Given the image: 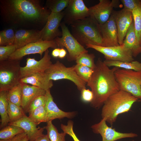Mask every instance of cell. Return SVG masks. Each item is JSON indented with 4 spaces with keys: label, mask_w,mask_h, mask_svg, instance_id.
I'll return each instance as SVG.
<instances>
[{
    "label": "cell",
    "mask_w": 141,
    "mask_h": 141,
    "mask_svg": "<svg viewBox=\"0 0 141 141\" xmlns=\"http://www.w3.org/2000/svg\"><path fill=\"white\" fill-rule=\"evenodd\" d=\"M20 60L8 59L0 62V91H8L21 79Z\"/></svg>",
    "instance_id": "obj_6"
},
{
    "label": "cell",
    "mask_w": 141,
    "mask_h": 141,
    "mask_svg": "<svg viewBox=\"0 0 141 141\" xmlns=\"http://www.w3.org/2000/svg\"><path fill=\"white\" fill-rule=\"evenodd\" d=\"M34 141H50L47 134L40 136L35 139Z\"/></svg>",
    "instance_id": "obj_42"
},
{
    "label": "cell",
    "mask_w": 141,
    "mask_h": 141,
    "mask_svg": "<svg viewBox=\"0 0 141 141\" xmlns=\"http://www.w3.org/2000/svg\"><path fill=\"white\" fill-rule=\"evenodd\" d=\"M16 50V47L14 44L0 46V61L8 59L10 56Z\"/></svg>",
    "instance_id": "obj_37"
},
{
    "label": "cell",
    "mask_w": 141,
    "mask_h": 141,
    "mask_svg": "<svg viewBox=\"0 0 141 141\" xmlns=\"http://www.w3.org/2000/svg\"><path fill=\"white\" fill-rule=\"evenodd\" d=\"M57 45L54 40L46 41L41 40L32 43L17 49L9 57V59L20 60L24 56L29 54H38L42 55L49 48H56Z\"/></svg>",
    "instance_id": "obj_11"
},
{
    "label": "cell",
    "mask_w": 141,
    "mask_h": 141,
    "mask_svg": "<svg viewBox=\"0 0 141 141\" xmlns=\"http://www.w3.org/2000/svg\"><path fill=\"white\" fill-rule=\"evenodd\" d=\"M74 66L75 70L79 77L86 83L89 82L93 70L87 66L80 64H76Z\"/></svg>",
    "instance_id": "obj_32"
},
{
    "label": "cell",
    "mask_w": 141,
    "mask_h": 141,
    "mask_svg": "<svg viewBox=\"0 0 141 141\" xmlns=\"http://www.w3.org/2000/svg\"><path fill=\"white\" fill-rule=\"evenodd\" d=\"M60 26L62 30V36L55 39L57 47L65 48L68 54L67 56L68 60L75 61L77 57L81 54L88 52V51L81 45L72 35L66 24L61 23Z\"/></svg>",
    "instance_id": "obj_8"
},
{
    "label": "cell",
    "mask_w": 141,
    "mask_h": 141,
    "mask_svg": "<svg viewBox=\"0 0 141 141\" xmlns=\"http://www.w3.org/2000/svg\"><path fill=\"white\" fill-rule=\"evenodd\" d=\"M91 128L94 133L101 135L102 141H115L122 138L138 136V135L134 133H124L116 131L115 129L108 126L104 119H102L99 122L92 125Z\"/></svg>",
    "instance_id": "obj_13"
},
{
    "label": "cell",
    "mask_w": 141,
    "mask_h": 141,
    "mask_svg": "<svg viewBox=\"0 0 141 141\" xmlns=\"http://www.w3.org/2000/svg\"><path fill=\"white\" fill-rule=\"evenodd\" d=\"M2 19L9 25L41 30L51 11L38 0H0Z\"/></svg>",
    "instance_id": "obj_1"
},
{
    "label": "cell",
    "mask_w": 141,
    "mask_h": 141,
    "mask_svg": "<svg viewBox=\"0 0 141 141\" xmlns=\"http://www.w3.org/2000/svg\"><path fill=\"white\" fill-rule=\"evenodd\" d=\"M81 98L84 101L91 103L92 101L93 95L91 90L84 88L81 91Z\"/></svg>",
    "instance_id": "obj_40"
},
{
    "label": "cell",
    "mask_w": 141,
    "mask_h": 141,
    "mask_svg": "<svg viewBox=\"0 0 141 141\" xmlns=\"http://www.w3.org/2000/svg\"><path fill=\"white\" fill-rule=\"evenodd\" d=\"M138 100L130 93L119 90L109 97L104 102L101 110L102 119L112 125L119 115L128 112Z\"/></svg>",
    "instance_id": "obj_3"
},
{
    "label": "cell",
    "mask_w": 141,
    "mask_h": 141,
    "mask_svg": "<svg viewBox=\"0 0 141 141\" xmlns=\"http://www.w3.org/2000/svg\"><path fill=\"white\" fill-rule=\"evenodd\" d=\"M23 83H20L7 92L8 100L19 106H21L22 98Z\"/></svg>",
    "instance_id": "obj_26"
},
{
    "label": "cell",
    "mask_w": 141,
    "mask_h": 141,
    "mask_svg": "<svg viewBox=\"0 0 141 141\" xmlns=\"http://www.w3.org/2000/svg\"><path fill=\"white\" fill-rule=\"evenodd\" d=\"M134 141V140H132V141Z\"/></svg>",
    "instance_id": "obj_46"
},
{
    "label": "cell",
    "mask_w": 141,
    "mask_h": 141,
    "mask_svg": "<svg viewBox=\"0 0 141 141\" xmlns=\"http://www.w3.org/2000/svg\"><path fill=\"white\" fill-rule=\"evenodd\" d=\"M48 49L44 52L43 57L38 61L34 58H28L26 59V65L21 67V77L25 78L38 73H44L52 63L51 57Z\"/></svg>",
    "instance_id": "obj_12"
},
{
    "label": "cell",
    "mask_w": 141,
    "mask_h": 141,
    "mask_svg": "<svg viewBox=\"0 0 141 141\" xmlns=\"http://www.w3.org/2000/svg\"><path fill=\"white\" fill-rule=\"evenodd\" d=\"M67 54V52L63 48H60L59 55L58 57L60 58H64Z\"/></svg>",
    "instance_id": "obj_44"
},
{
    "label": "cell",
    "mask_w": 141,
    "mask_h": 141,
    "mask_svg": "<svg viewBox=\"0 0 141 141\" xmlns=\"http://www.w3.org/2000/svg\"><path fill=\"white\" fill-rule=\"evenodd\" d=\"M134 29L138 40L141 44V5L132 11Z\"/></svg>",
    "instance_id": "obj_34"
},
{
    "label": "cell",
    "mask_w": 141,
    "mask_h": 141,
    "mask_svg": "<svg viewBox=\"0 0 141 141\" xmlns=\"http://www.w3.org/2000/svg\"><path fill=\"white\" fill-rule=\"evenodd\" d=\"M114 75L120 90L130 93L141 101V71L118 68Z\"/></svg>",
    "instance_id": "obj_5"
},
{
    "label": "cell",
    "mask_w": 141,
    "mask_h": 141,
    "mask_svg": "<svg viewBox=\"0 0 141 141\" xmlns=\"http://www.w3.org/2000/svg\"><path fill=\"white\" fill-rule=\"evenodd\" d=\"M51 80L66 79L73 82L80 91L86 88V83L82 80L75 72L74 66L67 67L58 61L52 63L45 72Z\"/></svg>",
    "instance_id": "obj_7"
},
{
    "label": "cell",
    "mask_w": 141,
    "mask_h": 141,
    "mask_svg": "<svg viewBox=\"0 0 141 141\" xmlns=\"http://www.w3.org/2000/svg\"><path fill=\"white\" fill-rule=\"evenodd\" d=\"M63 16V11L59 13L51 12L42 29L43 40L52 41L57 37H61L62 32L59 27Z\"/></svg>",
    "instance_id": "obj_15"
},
{
    "label": "cell",
    "mask_w": 141,
    "mask_h": 141,
    "mask_svg": "<svg viewBox=\"0 0 141 141\" xmlns=\"http://www.w3.org/2000/svg\"><path fill=\"white\" fill-rule=\"evenodd\" d=\"M20 83L30 84L46 91L50 90L53 85L52 80L45 72L21 78Z\"/></svg>",
    "instance_id": "obj_21"
},
{
    "label": "cell",
    "mask_w": 141,
    "mask_h": 141,
    "mask_svg": "<svg viewBox=\"0 0 141 141\" xmlns=\"http://www.w3.org/2000/svg\"><path fill=\"white\" fill-rule=\"evenodd\" d=\"M124 6V9L132 12L138 7L141 5V0H121Z\"/></svg>",
    "instance_id": "obj_39"
},
{
    "label": "cell",
    "mask_w": 141,
    "mask_h": 141,
    "mask_svg": "<svg viewBox=\"0 0 141 141\" xmlns=\"http://www.w3.org/2000/svg\"><path fill=\"white\" fill-rule=\"evenodd\" d=\"M73 122L69 120L67 125L61 124V128L63 132L70 136L74 141H81L77 137L73 130Z\"/></svg>",
    "instance_id": "obj_38"
},
{
    "label": "cell",
    "mask_w": 141,
    "mask_h": 141,
    "mask_svg": "<svg viewBox=\"0 0 141 141\" xmlns=\"http://www.w3.org/2000/svg\"><path fill=\"white\" fill-rule=\"evenodd\" d=\"M8 101L7 113L10 120L9 123L16 121L25 115V111L21 106Z\"/></svg>",
    "instance_id": "obj_27"
},
{
    "label": "cell",
    "mask_w": 141,
    "mask_h": 141,
    "mask_svg": "<svg viewBox=\"0 0 141 141\" xmlns=\"http://www.w3.org/2000/svg\"><path fill=\"white\" fill-rule=\"evenodd\" d=\"M70 0H47L45 6L51 12L59 13L68 6Z\"/></svg>",
    "instance_id": "obj_31"
},
{
    "label": "cell",
    "mask_w": 141,
    "mask_h": 141,
    "mask_svg": "<svg viewBox=\"0 0 141 141\" xmlns=\"http://www.w3.org/2000/svg\"><path fill=\"white\" fill-rule=\"evenodd\" d=\"M8 125L18 126L22 128L27 134L29 141H34L37 138L43 135L45 127H37V125L32 121L26 115L19 120L10 122Z\"/></svg>",
    "instance_id": "obj_20"
},
{
    "label": "cell",
    "mask_w": 141,
    "mask_h": 141,
    "mask_svg": "<svg viewBox=\"0 0 141 141\" xmlns=\"http://www.w3.org/2000/svg\"><path fill=\"white\" fill-rule=\"evenodd\" d=\"M8 91H0V115L1 117L0 128L5 127L10 122L7 113L8 101L7 94Z\"/></svg>",
    "instance_id": "obj_24"
},
{
    "label": "cell",
    "mask_w": 141,
    "mask_h": 141,
    "mask_svg": "<svg viewBox=\"0 0 141 141\" xmlns=\"http://www.w3.org/2000/svg\"><path fill=\"white\" fill-rule=\"evenodd\" d=\"M15 32L12 28L7 29L0 32V45L5 46L14 44Z\"/></svg>",
    "instance_id": "obj_33"
},
{
    "label": "cell",
    "mask_w": 141,
    "mask_h": 141,
    "mask_svg": "<svg viewBox=\"0 0 141 141\" xmlns=\"http://www.w3.org/2000/svg\"><path fill=\"white\" fill-rule=\"evenodd\" d=\"M46 101L45 95L37 97L32 102L25 112L29 114L36 108L41 106H45Z\"/></svg>",
    "instance_id": "obj_36"
},
{
    "label": "cell",
    "mask_w": 141,
    "mask_h": 141,
    "mask_svg": "<svg viewBox=\"0 0 141 141\" xmlns=\"http://www.w3.org/2000/svg\"><path fill=\"white\" fill-rule=\"evenodd\" d=\"M117 26L118 43L122 45L127 32L133 21L132 12L123 8L119 11H113Z\"/></svg>",
    "instance_id": "obj_16"
},
{
    "label": "cell",
    "mask_w": 141,
    "mask_h": 141,
    "mask_svg": "<svg viewBox=\"0 0 141 141\" xmlns=\"http://www.w3.org/2000/svg\"><path fill=\"white\" fill-rule=\"evenodd\" d=\"M46 101L45 105L47 112V122L55 119L64 118L72 119L77 115L75 111L65 112L60 109L54 102L50 90L46 91L45 95Z\"/></svg>",
    "instance_id": "obj_18"
},
{
    "label": "cell",
    "mask_w": 141,
    "mask_h": 141,
    "mask_svg": "<svg viewBox=\"0 0 141 141\" xmlns=\"http://www.w3.org/2000/svg\"><path fill=\"white\" fill-rule=\"evenodd\" d=\"M95 57V56L93 54L85 53L79 55L75 61L77 64L86 66L93 70L96 65L94 61Z\"/></svg>",
    "instance_id": "obj_35"
},
{
    "label": "cell",
    "mask_w": 141,
    "mask_h": 141,
    "mask_svg": "<svg viewBox=\"0 0 141 141\" xmlns=\"http://www.w3.org/2000/svg\"><path fill=\"white\" fill-rule=\"evenodd\" d=\"M29 114L28 118L37 125L47 122V112L45 105L36 108Z\"/></svg>",
    "instance_id": "obj_28"
},
{
    "label": "cell",
    "mask_w": 141,
    "mask_h": 141,
    "mask_svg": "<svg viewBox=\"0 0 141 141\" xmlns=\"http://www.w3.org/2000/svg\"><path fill=\"white\" fill-rule=\"evenodd\" d=\"M103 62L109 67L114 66L126 69L133 70L136 71H141V63L137 61L126 62L105 60Z\"/></svg>",
    "instance_id": "obj_25"
},
{
    "label": "cell",
    "mask_w": 141,
    "mask_h": 141,
    "mask_svg": "<svg viewBox=\"0 0 141 141\" xmlns=\"http://www.w3.org/2000/svg\"><path fill=\"white\" fill-rule=\"evenodd\" d=\"M63 11V22L68 25L90 16L89 8L83 0H70Z\"/></svg>",
    "instance_id": "obj_10"
},
{
    "label": "cell",
    "mask_w": 141,
    "mask_h": 141,
    "mask_svg": "<svg viewBox=\"0 0 141 141\" xmlns=\"http://www.w3.org/2000/svg\"><path fill=\"white\" fill-rule=\"evenodd\" d=\"M42 30L21 29L15 32L14 44L17 49L29 43L42 40Z\"/></svg>",
    "instance_id": "obj_19"
},
{
    "label": "cell",
    "mask_w": 141,
    "mask_h": 141,
    "mask_svg": "<svg viewBox=\"0 0 141 141\" xmlns=\"http://www.w3.org/2000/svg\"><path fill=\"white\" fill-rule=\"evenodd\" d=\"M117 0H99V3L89 8L90 16L99 25L102 24L109 19L114 8L118 5Z\"/></svg>",
    "instance_id": "obj_14"
},
{
    "label": "cell",
    "mask_w": 141,
    "mask_h": 141,
    "mask_svg": "<svg viewBox=\"0 0 141 141\" xmlns=\"http://www.w3.org/2000/svg\"><path fill=\"white\" fill-rule=\"evenodd\" d=\"M60 48H56L53 50L51 54L52 56L55 58L58 57L59 55Z\"/></svg>",
    "instance_id": "obj_43"
},
{
    "label": "cell",
    "mask_w": 141,
    "mask_h": 141,
    "mask_svg": "<svg viewBox=\"0 0 141 141\" xmlns=\"http://www.w3.org/2000/svg\"><path fill=\"white\" fill-rule=\"evenodd\" d=\"M0 131V139H11L17 135L24 132L21 128L16 126L8 125Z\"/></svg>",
    "instance_id": "obj_30"
},
{
    "label": "cell",
    "mask_w": 141,
    "mask_h": 141,
    "mask_svg": "<svg viewBox=\"0 0 141 141\" xmlns=\"http://www.w3.org/2000/svg\"><path fill=\"white\" fill-rule=\"evenodd\" d=\"M28 138L24 132L19 134L11 139V141H29Z\"/></svg>",
    "instance_id": "obj_41"
},
{
    "label": "cell",
    "mask_w": 141,
    "mask_h": 141,
    "mask_svg": "<svg viewBox=\"0 0 141 141\" xmlns=\"http://www.w3.org/2000/svg\"><path fill=\"white\" fill-rule=\"evenodd\" d=\"M71 34L85 47L91 44L104 46L99 24L90 16L70 25Z\"/></svg>",
    "instance_id": "obj_4"
},
{
    "label": "cell",
    "mask_w": 141,
    "mask_h": 141,
    "mask_svg": "<svg viewBox=\"0 0 141 141\" xmlns=\"http://www.w3.org/2000/svg\"><path fill=\"white\" fill-rule=\"evenodd\" d=\"M47 123L46 126L45 127V129L50 141H66V133L63 132L59 133L52 123V121H49Z\"/></svg>",
    "instance_id": "obj_29"
},
{
    "label": "cell",
    "mask_w": 141,
    "mask_h": 141,
    "mask_svg": "<svg viewBox=\"0 0 141 141\" xmlns=\"http://www.w3.org/2000/svg\"><path fill=\"white\" fill-rule=\"evenodd\" d=\"M99 26L104 46L119 45L117 26L112 13L107 21Z\"/></svg>",
    "instance_id": "obj_17"
},
{
    "label": "cell",
    "mask_w": 141,
    "mask_h": 141,
    "mask_svg": "<svg viewBox=\"0 0 141 141\" xmlns=\"http://www.w3.org/2000/svg\"><path fill=\"white\" fill-rule=\"evenodd\" d=\"M118 68L110 69L101 58L98 59L91 79L87 83L93 95L90 103L91 107L100 108L109 97L120 90L114 75Z\"/></svg>",
    "instance_id": "obj_2"
},
{
    "label": "cell",
    "mask_w": 141,
    "mask_h": 141,
    "mask_svg": "<svg viewBox=\"0 0 141 141\" xmlns=\"http://www.w3.org/2000/svg\"><path fill=\"white\" fill-rule=\"evenodd\" d=\"M122 45L131 51L133 57H136L141 53V44L136 35L133 21L127 32Z\"/></svg>",
    "instance_id": "obj_23"
},
{
    "label": "cell",
    "mask_w": 141,
    "mask_h": 141,
    "mask_svg": "<svg viewBox=\"0 0 141 141\" xmlns=\"http://www.w3.org/2000/svg\"><path fill=\"white\" fill-rule=\"evenodd\" d=\"M46 92L35 86L23 83L21 107L24 111L34 98L40 95H45Z\"/></svg>",
    "instance_id": "obj_22"
},
{
    "label": "cell",
    "mask_w": 141,
    "mask_h": 141,
    "mask_svg": "<svg viewBox=\"0 0 141 141\" xmlns=\"http://www.w3.org/2000/svg\"><path fill=\"white\" fill-rule=\"evenodd\" d=\"M0 141H11V139H0Z\"/></svg>",
    "instance_id": "obj_45"
},
{
    "label": "cell",
    "mask_w": 141,
    "mask_h": 141,
    "mask_svg": "<svg viewBox=\"0 0 141 141\" xmlns=\"http://www.w3.org/2000/svg\"><path fill=\"white\" fill-rule=\"evenodd\" d=\"M85 46L101 53L104 55L105 60L126 62H130L134 60L131 51L123 45L107 47L88 44Z\"/></svg>",
    "instance_id": "obj_9"
}]
</instances>
